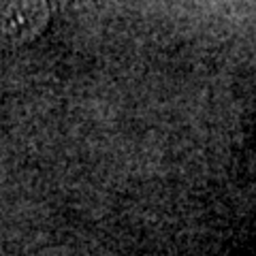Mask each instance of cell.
<instances>
[{"label": "cell", "mask_w": 256, "mask_h": 256, "mask_svg": "<svg viewBox=\"0 0 256 256\" xmlns=\"http://www.w3.org/2000/svg\"><path fill=\"white\" fill-rule=\"evenodd\" d=\"M252 166H254V171H256V143H254V150H252Z\"/></svg>", "instance_id": "obj_1"}]
</instances>
